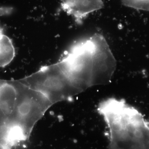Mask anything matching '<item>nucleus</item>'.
Listing matches in <instances>:
<instances>
[{
    "label": "nucleus",
    "mask_w": 149,
    "mask_h": 149,
    "mask_svg": "<svg viewBox=\"0 0 149 149\" xmlns=\"http://www.w3.org/2000/svg\"><path fill=\"white\" fill-rule=\"evenodd\" d=\"M57 63L80 93L110 83L116 67L109 46L99 33L72 45Z\"/></svg>",
    "instance_id": "obj_1"
},
{
    "label": "nucleus",
    "mask_w": 149,
    "mask_h": 149,
    "mask_svg": "<svg viewBox=\"0 0 149 149\" xmlns=\"http://www.w3.org/2000/svg\"><path fill=\"white\" fill-rule=\"evenodd\" d=\"M24 85L42 93L52 104L69 100L80 94L57 63L42 67L20 79Z\"/></svg>",
    "instance_id": "obj_2"
},
{
    "label": "nucleus",
    "mask_w": 149,
    "mask_h": 149,
    "mask_svg": "<svg viewBox=\"0 0 149 149\" xmlns=\"http://www.w3.org/2000/svg\"><path fill=\"white\" fill-rule=\"evenodd\" d=\"M19 80L17 101L10 125L21 131L28 139L36 123L53 104L42 93Z\"/></svg>",
    "instance_id": "obj_3"
},
{
    "label": "nucleus",
    "mask_w": 149,
    "mask_h": 149,
    "mask_svg": "<svg viewBox=\"0 0 149 149\" xmlns=\"http://www.w3.org/2000/svg\"><path fill=\"white\" fill-rule=\"evenodd\" d=\"M63 10L80 24L90 14L103 7L102 0H61Z\"/></svg>",
    "instance_id": "obj_4"
},
{
    "label": "nucleus",
    "mask_w": 149,
    "mask_h": 149,
    "mask_svg": "<svg viewBox=\"0 0 149 149\" xmlns=\"http://www.w3.org/2000/svg\"><path fill=\"white\" fill-rule=\"evenodd\" d=\"M15 56V49L12 41L4 33L0 26V67L8 65Z\"/></svg>",
    "instance_id": "obj_5"
},
{
    "label": "nucleus",
    "mask_w": 149,
    "mask_h": 149,
    "mask_svg": "<svg viewBox=\"0 0 149 149\" xmlns=\"http://www.w3.org/2000/svg\"><path fill=\"white\" fill-rule=\"evenodd\" d=\"M123 4L130 8L149 11V0H121Z\"/></svg>",
    "instance_id": "obj_6"
}]
</instances>
